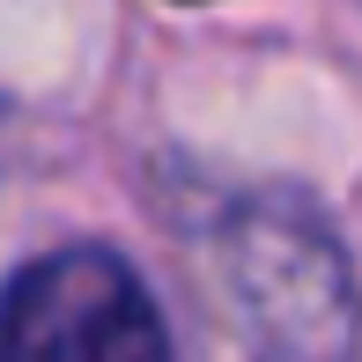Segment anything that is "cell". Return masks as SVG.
<instances>
[{"label":"cell","mask_w":362,"mask_h":362,"mask_svg":"<svg viewBox=\"0 0 362 362\" xmlns=\"http://www.w3.org/2000/svg\"><path fill=\"white\" fill-rule=\"evenodd\" d=\"M0 362H170V333L119 252L74 244L15 274L0 303Z\"/></svg>","instance_id":"cell-1"}]
</instances>
